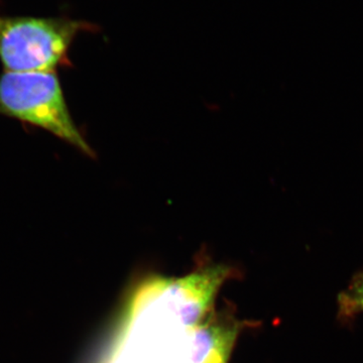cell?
Masks as SVG:
<instances>
[{
  "instance_id": "7a4b0ae2",
  "label": "cell",
  "mask_w": 363,
  "mask_h": 363,
  "mask_svg": "<svg viewBox=\"0 0 363 363\" xmlns=\"http://www.w3.org/2000/svg\"><path fill=\"white\" fill-rule=\"evenodd\" d=\"M86 26L65 18L0 16V62L6 72L56 71L69 65V49Z\"/></svg>"
},
{
  "instance_id": "6da1fadb",
  "label": "cell",
  "mask_w": 363,
  "mask_h": 363,
  "mask_svg": "<svg viewBox=\"0 0 363 363\" xmlns=\"http://www.w3.org/2000/svg\"><path fill=\"white\" fill-rule=\"evenodd\" d=\"M0 116L48 131L86 156L94 157L72 118L56 71L1 74Z\"/></svg>"
},
{
  "instance_id": "5b68a950",
  "label": "cell",
  "mask_w": 363,
  "mask_h": 363,
  "mask_svg": "<svg viewBox=\"0 0 363 363\" xmlns=\"http://www.w3.org/2000/svg\"><path fill=\"white\" fill-rule=\"evenodd\" d=\"M339 311L343 316L363 312V274L355 277L347 290L339 296Z\"/></svg>"
},
{
  "instance_id": "277c9868",
  "label": "cell",
  "mask_w": 363,
  "mask_h": 363,
  "mask_svg": "<svg viewBox=\"0 0 363 363\" xmlns=\"http://www.w3.org/2000/svg\"><path fill=\"white\" fill-rule=\"evenodd\" d=\"M235 336V328L198 325L191 329L190 363H226Z\"/></svg>"
},
{
  "instance_id": "3957f363",
  "label": "cell",
  "mask_w": 363,
  "mask_h": 363,
  "mask_svg": "<svg viewBox=\"0 0 363 363\" xmlns=\"http://www.w3.org/2000/svg\"><path fill=\"white\" fill-rule=\"evenodd\" d=\"M228 274V267L215 266L181 279H160L143 286L136 297L161 305L181 326L191 330L199 325Z\"/></svg>"
}]
</instances>
